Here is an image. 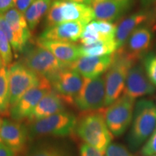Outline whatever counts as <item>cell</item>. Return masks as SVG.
Returning <instances> with one entry per match:
<instances>
[{
  "label": "cell",
  "mask_w": 156,
  "mask_h": 156,
  "mask_svg": "<svg viewBox=\"0 0 156 156\" xmlns=\"http://www.w3.org/2000/svg\"><path fill=\"white\" fill-rule=\"evenodd\" d=\"M4 67L3 65V62H2V57H1V55H0V70H1L2 68Z\"/></svg>",
  "instance_id": "cell-38"
},
{
  "label": "cell",
  "mask_w": 156,
  "mask_h": 156,
  "mask_svg": "<svg viewBox=\"0 0 156 156\" xmlns=\"http://www.w3.org/2000/svg\"><path fill=\"white\" fill-rule=\"evenodd\" d=\"M156 129V106L153 101L142 99L134 106L133 122L128 136V143L136 151Z\"/></svg>",
  "instance_id": "cell-2"
},
{
  "label": "cell",
  "mask_w": 156,
  "mask_h": 156,
  "mask_svg": "<svg viewBox=\"0 0 156 156\" xmlns=\"http://www.w3.org/2000/svg\"><path fill=\"white\" fill-rule=\"evenodd\" d=\"M17 1H18V0H13V2H14V5H15V2H17Z\"/></svg>",
  "instance_id": "cell-41"
},
{
  "label": "cell",
  "mask_w": 156,
  "mask_h": 156,
  "mask_svg": "<svg viewBox=\"0 0 156 156\" xmlns=\"http://www.w3.org/2000/svg\"><path fill=\"white\" fill-rule=\"evenodd\" d=\"M95 20L94 12L90 5L69 0H54L46 14L47 28L67 22L78 21L87 25Z\"/></svg>",
  "instance_id": "cell-4"
},
{
  "label": "cell",
  "mask_w": 156,
  "mask_h": 156,
  "mask_svg": "<svg viewBox=\"0 0 156 156\" xmlns=\"http://www.w3.org/2000/svg\"><path fill=\"white\" fill-rule=\"evenodd\" d=\"M2 122L3 120L2 119L1 117H0V129H1V126H2ZM0 142H1V140H0Z\"/></svg>",
  "instance_id": "cell-40"
},
{
  "label": "cell",
  "mask_w": 156,
  "mask_h": 156,
  "mask_svg": "<svg viewBox=\"0 0 156 156\" xmlns=\"http://www.w3.org/2000/svg\"><path fill=\"white\" fill-rule=\"evenodd\" d=\"M85 26L86 25L83 23L78 21L64 23L46 28L39 37V39L71 43L76 42L80 39Z\"/></svg>",
  "instance_id": "cell-16"
},
{
  "label": "cell",
  "mask_w": 156,
  "mask_h": 156,
  "mask_svg": "<svg viewBox=\"0 0 156 156\" xmlns=\"http://www.w3.org/2000/svg\"><path fill=\"white\" fill-rule=\"evenodd\" d=\"M141 154L143 156H154L156 155V129L145 145L142 147Z\"/></svg>",
  "instance_id": "cell-30"
},
{
  "label": "cell",
  "mask_w": 156,
  "mask_h": 156,
  "mask_svg": "<svg viewBox=\"0 0 156 156\" xmlns=\"http://www.w3.org/2000/svg\"><path fill=\"white\" fill-rule=\"evenodd\" d=\"M52 89L49 80L41 77L36 85L27 91L15 104L10 107L9 116L12 119L20 122L28 119L41 100Z\"/></svg>",
  "instance_id": "cell-10"
},
{
  "label": "cell",
  "mask_w": 156,
  "mask_h": 156,
  "mask_svg": "<svg viewBox=\"0 0 156 156\" xmlns=\"http://www.w3.org/2000/svg\"><path fill=\"white\" fill-rule=\"evenodd\" d=\"M21 62L37 75L47 78L50 82L62 69L69 66L62 63L47 49L38 45L25 51Z\"/></svg>",
  "instance_id": "cell-6"
},
{
  "label": "cell",
  "mask_w": 156,
  "mask_h": 156,
  "mask_svg": "<svg viewBox=\"0 0 156 156\" xmlns=\"http://www.w3.org/2000/svg\"><path fill=\"white\" fill-rule=\"evenodd\" d=\"M103 112L100 109L85 112L77 120L75 132L84 143L105 153L114 135L107 126Z\"/></svg>",
  "instance_id": "cell-1"
},
{
  "label": "cell",
  "mask_w": 156,
  "mask_h": 156,
  "mask_svg": "<svg viewBox=\"0 0 156 156\" xmlns=\"http://www.w3.org/2000/svg\"><path fill=\"white\" fill-rule=\"evenodd\" d=\"M106 156H136L125 146L119 143H111L106 151Z\"/></svg>",
  "instance_id": "cell-29"
},
{
  "label": "cell",
  "mask_w": 156,
  "mask_h": 156,
  "mask_svg": "<svg viewBox=\"0 0 156 156\" xmlns=\"http://www.w3.org/2000/svg\"><path fill=\"white\" fill-rule=\"evenodd\" d=\"M106 97L105 76L85 78L83 87L74 100V105L84 112L100 110L104 107Z\"/></svg>",
  "instance_id": "cell-8"
},
{
  "label": "cell",
  "mask_w": 156,
  "mask_h": 156,
  "mask_svg": "<svg viewBox=\"0 0 156 156\" xmlns=\"http://www.w3.org/2000/svg\"><path fill=\"white\" fill-rule=\"evenodd\" d=\"M64 103L62 98L52 89L41 100L27 120L30 124L64 112L65 111Z\"/></svg>",
  "instance_id": "cell-20"
},
{
  "label": "cell",
  "mask_w": 156,
  "mask_h": 156,
  "mask_svg": "<svg viewBox=\"0 0 156 156\" xmlns=\"http://www.w3.org/2000/svg\"><path fill=\"white\" fill-rule=\"evenodd\" d=\"M140 2L144 7L149 8L156 5V0H140Z\"/></svg>",
  "instance_id": "cell-36"
},
{
  "label": "cell",
  "mask_w": 156,
  "mask_h": 156,
  "mask_svg": "<svg viewBox=\"0 0 156 156\" xmlns=\"http://www.w3.org/2000/svg\"><path fill=\"white\" fill-rule=\"evenodd\" d=\"M84 77L75 70L67 67L62 69L51 80L53 90L64 103L74 104V100L83 87Z\"/></svg>",
  "instance_id": "cell-11"
},
{
  "label": "cell",
  "mask_w": 156,
  "mask_h": 156,
  "mask_svg": "<svg viewBox=\"0 0 156 156\" xmlns=\"http://www.w3.org/2000/svg\"><path fill=\"white\" fill-rule=\"evenodd\" d=\"M12 46L5 33L0 29V55L4 67H9L13 59Z\"/></svg>",
  "instance_id": "cell-26"
},
{
  "label": "cell",
  "mask_w": 156,
  "mask_h": 156,
  "mask_svg": "<svg viewBox=\"0 0 156 156\" xmlns=\"http://www.w3.org/2000/svg\"><path fill=\"white\" fill-rule=\"evenodd\" d=\"M147 23V25L151 29V30L153 32H156V12L154 14H151L149 20Z\"/></svg>",
  "instance_id": "cell-35"
},
{
  "label": "cell",
  "mask_w": 156,
  "mask_h": 156,
  "mask_svg": "<svg viewBox=\"0 0 156 156\" xmlns=\"http://www.w3.org/2000/svg\"><path fill=\"white\" fill-rule=\"evenodd\" d=\"M10 107L39 83L41 76L25 67L22 62L11 64L7 69Z\"/></svg>",
  "instance_id": "cell-9"
},
{
  "label": "cell",
  "mask_w": 156,
  "mask_h": 156,
  "mask_svg": "<svg viewBox=\"0 0 156 156\" xmlns=\"http://www.w3.org/2000/svg\"><path fill=\"white\" fill-rule=\"evenodd\" d=\"M9 90L8 73L7 67H3L0 70V115L9 116Z\"/></svg>",
  "instance_id": "cell-24"
},
{
  "label": "cell",
  "mask_w": 156,
  "mask_h": 156,
  "mask_svg": "<svg viewBox=\"0 0 156 156\" xmlns=\"http://www.w3.org/2000/svg\"><path fill=\"white\" fill-rule=\"evenodd\" d=\"M3 16L8 23L17 41L24 49L31 34L24 13L20 12L17 8H12L4 13Z\"/></svg>",
  "instance_id": "cell-21"
},
{
  "label": "cell",
  "mask_w": 156,
  "mask_h": 156,
  "mask_svg": "<svg viewBox=\"0 0 156 156\" xmlns=\"http://www.w3.org/2000/svg\"><path fill=\"white\" fill-rule=\"evenodd\" d=\"M135 100L123 95L103 112L107 126L113 135H122L131 124Z\"/></svg>",
  "instance_id": "cell-7"
},
{
  "label": "cell",
  "mask_w": 156,
  "mask_h": 156,
  "mask_svg": "<svg viewBox=\"0 0 156 156\" xmlns=\"http://www.w3.org/2000/svg\"><path fill=\"white\" fill-rule=\"evenodd\" d=\"M117 50L116 41H100L93 44L80 46L81 56H101L114 54Z\"/></svg>",
  "instance_id": "cell-23"
},
{
  "label": "cell",
  "mask_w": 156,
  "mask_h": 156,
  "mask_svg": "<svg viewBox=\"0 0 156 156\" xmlns=\"http://www.w3.org/2000/svg\"><path fill=\"white\" fill-rule=\"evenodd\" d=\"M34 1L35 0H18L15 3V6L20 12L24 13Z\"/></svg>",
  "instance_id": "cell-32"
},
{
  "label": "cell",
  "mask_w": 156,
  "mask_h": 156,
  "mask_svg": "<svg viewBox=\"0 0 156 156\" xmlns=\"http://www.w3.org/2000/svg\"><path fill=\"white\" fill-rule=\"evenodd\" d=\"M153 35L151 29L146 25H141L132 33L122 48L124 51L137 62L149 51Z\"/></svg>",
  "instance_id": "cell-15"
},
{
  "label": "cell",
  "mask_w": 156,
  "mask_h": 156,
  "mask_svg": "<svg viewBox=\"0 0 156 156\" xmlns=\"http://www.w3.org/2000/svg\"><path fill=\"white\" fill-rule=\"evenodd\" d=\"M77 119L71 112L57 113L43 119L30 123L29 140L46 136H67L75 132Z\"/></svg>",
  "instance_id": "cell-5"
},
{
  "label": "cell",
  "mask_w": 156,
  "mask_h": 156,
  "mask_svg": "<svg viewBox=\"0 0 156 156\" xmlns=\"http://www.w3.org/2000/svg\"><path fill=\"white\" fill-rule=\"evenodd\" d=\"M151 16L149 12L140 11L123 18L116 26L115 34L117 49L123 47L132 33L144 23H147Z\"/></svg>",
  "instance_id": "cell-19"
},
{
  "label": "cell",
  "mask_w": 156,
  "mask_h": 156,
  "mask_svg": "<svg viewBox=\"0 0 156 156\" xmlns=\"http://www.w3.org/2000/svg\"><path fill=\"white\" fill-rule=\"evenodd\" d=\"M136 62L126 54L122 48L114 53V61L105 75L106 97L104 107L109 106L121 97L129 69Z\"/></svg>",
  "instance_id": "cell-3"
},
{
  "label": "cell",
  "mask_w": 156,
  "mask_h": 156,
  "mask_svg": "<svg viewBox=\"0 0 156 156\" xmlns=\"http://www.w3.org/2000/svg\"><path fill=\"white\" fill-rule=\"evenodd\" d=\"M26 156H72L67 151L58 146L41 145L30 149Z\"/></svg>",
  "instance_id": "cell-25"
},
{
  "label": "cell",
  "mask_w": 156,
  "mask_h": 156,
  "mask_svg": "<svg viewBox=\"0 0 156 156\" xmlns=\"http://www.w3.org/2000/svg\"><path fill=\"white\" fill-rule=\"evenodd\" d=\"M154 156H156V155H154Z\"/></svg>",
  "instance_id": "cell-42"
},
{
  "label": "cell",
  "mask_w": 156,
  "mask_h": 156,
  "mask_svg": "<svg viewBox=\"0 0 156 156\" xmlns=\"http://www.w3.org/2000/svg\"><path fill=\"white\" fill-rule=\"evenodd\" d=\"M69 1L75 2L83 4V5H90H90H92V0H69Z\"/></svg>",
  "instance_id": "cell-37"
},
{
  "label": "cell",
  "mask_w": 156,
  "mask_h": 156,
  "mask_svg": "<svg viewBox=\"0 0 156 156\" xmlns=\"http://www.w3.org/2000/svg\"><path fill=\"white\" fill-rule=\"evenodd\" d=\"M103 1H105V0H92V5H93V4H95V3L101 2H103Z\"/></svg>",
  "instance_id": "cell-39"
},
{
  "label": "cell",
  "mask_w": 156,
  "mask_h": 156,
  "mask_svg": "<svg viewBox=\"0 0 156 156\" xmlns=\"http://www.w3.org/2000/svg\"><path fill=\"white\" fill-rule=\"evenodd\" d=\"M155 87L149 79L142 64H135L129 71L125 82L124 94L135 99L155 93Z\"/></svg>",
  "instance_id": "cell-12"
},
{
  "label": "cell",
  "mask_w": 156,
  "mask_h": 156,
  "mask_svg": "<svg viewBox=\"0 0 156 156\" xmlns=\"http://www.w3.org/2000/svg\"><path fill=\"white\" fill-rule=\"evenodd\" d=\"M16 153L2 142H0V156H16Z\"/></svg>",
  "instance_id": "cell-34"
},
{
  "label": "cell",
  "mask_w": 156,
  "mask_h": 156,
  "mask_svg": "<svg viewBox=\"0 0 156 156\" xmlns=\"http://www.w3.org/2000/svg\"><path fill=\"white\" fill-rule=\"evenodd\" d=\"M54 0H35L24 12L30 30H34L49 10Z\"/></svg>",
  "instance_id": "cell-22"
},
{
  "label": "cell",
  "mask_w": 156,
  "mask_h": 156,
  "mask_svg": "<svg viewBox=\"0 0 156 156\" xmlns=\"http://www.w3.org/2000/svg\"><path fill=\"white\" fill-rule=\"evenodd\" d=\"M143 67L149 79L156 87V54L146 56L143 60Z\"/></svg>",
  "instance_id": "cell-28"
},
{
  "label": "cell",
  "mask_w": 156,
  "mask_h": 156,
  "mask_svg": "<svg viewBox=\"0 0 156 156\" xmlns=\"http://www.w3.org/2000/svg\"><path fill=\"white\" fill-rule=\"evenodd\" d=\"M37 45L50 51L59 62L69 65L81 57L80 46L71 42L38 39Z\"/></svg>",
  "instance_id": "cell-18"
},
{
  "label": "cell",
  "mask_w": 156,
  "mask_h": 156,
  "mask_svg": "<svg viewBox=\"0 0 156 156\" xmlns=\"http://www.w3.org/2000/svg\"><path fill=\"white\" fill-rule=\"evenodd\" d=\"M80 156H104V153L86 143H83L80 147Z\"/></svg>",
  "instance_id": "cell-31"
},
{
  "label": "cell",
  "mask_w": 156,
  "mask_h": 156,
  "mask_svg": "<svg viewBox=\"0 0 156 156\" xmlns=\"http://www.w3.org/2000/svg\"><path fill=\"white\" fill-rule=\"evenodd\" d=\"M134 0H105L93 4L95 20L113 23L131 8Z\"/></svg>",
  "instance_id": "cell-17"
},
{
  "label": "cell",
  "mask_w": 156,
  "mask_h": 156,
  "mask_svg": "<svg viewBox=\"0 0 156 156\" xmlns=\"http://www.w3.org/2000/svg\"><path fill=\"white\" fill-rule=\"evenodd\" d=\"M28 140V129L25 124L13 119H3L0 129L1 142L20 153L25 151Z\"/></svg>",
  "instance_id": "cell-13"
},
{
  "label": "cell",
  "mask_w": 156,
  "mask_h": 156,
  "mask_svg": "<svg viewBox=\"0 0 156 156\" xmlns=\"http://www.w3.org/2000/svg\"><path fill=\"white\" fill-rule=\"evenodd\" d=\"M13 0H0V14L3 15L14 7Z\"/></svg>",
  "instance_id": "cell-33"
},
{
  "label": "cell",
  "mask_w": 156,
  "mask_h": 156,
  "mask_svg": "<svg viewBox=\"0 0 156 156\" xmlns=\"http://www.w3.org/2000/svg\"><path fill=\"white\" fill-rule=\"evenodd\" d=\"M114 61V54L101 56H81L69 65L85 78L100 77L106 72Z\"/></svg>",
  "instance_id": "cell-14"
},
{
  "label": "cell",
  "mask_w": 156,
  "mask_h": 156,
  "mask_svg": "<svg viewBox=\"0 0 156 156\" xmlns=\"http://www.w3.org/2000/svg\"><path fill=\"white\" fill-rule=\"evenodd\" d=\"M0 29L5 33L7 39H8L9 43H10L12 48V50L15 52V54L17 55L19 53L22 52L23 51V48L19 43L18 41H17L15 34H13L10 26H9L8 23L6 21L3 15L2 14H0Z\"/></svg>",
  "instance_id": "cell-27"
}]
</instances>
